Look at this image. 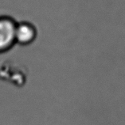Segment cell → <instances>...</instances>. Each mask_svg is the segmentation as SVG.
Returning <instances> with one entry per match:
<instances>
[{
    "mask_svg": "<svg viewBox=\"0 0 125 125\" xmlns=\"http://www.w3.org/2000/svg\"><path fill=\"white\" fill-rule=\"evenodd\" d=\"M17 25L9 18H0V52L11 47L15 42Z\"/></svg>",
    "mask_w": 125,
    "mask_h": 125,
    "instance_id": "6da1fadb",
    "label": "cell"
},
{
    "mask_svg": "<svg viewBox=\"0 0 125 125\" xmlns=\"http://www.w3.org/2000/svg\"><path fill=\"white\" fill-rule=\"evenodd\" d=\"M36 31L34 28L28 23L17 25L15 30V41L22 44H27L34 41Z\"/></svg>",
    "mask_w": 125,
    "mask_h": 125,
    "instance_id": "7a4b0ae2",
    "label": "cell"
}]
</instances>
